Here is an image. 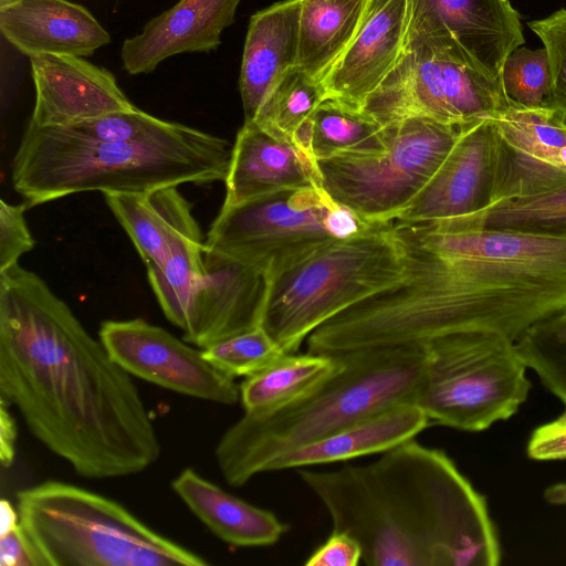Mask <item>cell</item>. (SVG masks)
I'll return each instance as SVG.
<instances>
[{
	"label": "cell",
	"mask_w": 566,
	"mask_h": 566,
	"mask_svg": "<svg viewBox=\"0 0 566 566\" xmlns=\"http://www.w3.org/2000/svg\"><path fill=\"white\" fill-rule=\"evenodd\" d=\"M0 396L83 478L134 475L160 457L133 376L19 263L0 272Z\"/></svg>",
	"instance_id": "1"
},
{
	"label": "cell",
	"mask_w": 566,
	"mask_h": 566,
	"mask_svg": "<svg viewBox=\"0 0 566 566\" xmlns=\"http://www.w3.org/2000/svg\"><path fill=\"white\" fill-rule=\"evenodd\" d=\"M509 106L500 82L441 45L415 39L403 44L398 61L363 108L381 125L424 117L463 126L494 118Z\"/></svg>",
	"instance_id": "11"
},
{
	"label": "cell",
	"mask_w": 566,
	"mask_h": 566,
	"mask_svg": "<svg viewBox=\"0 0 566 566\" xmlns=\"http://www.w3.org/2000/svg\"><path fill=\"white\" fill-rule=\"evenodd\" d=\"M205 274L191 295L182 339L205 349L261 326L271 282L255 266L206 247Z\"/></svg>",
	"instance_id": "15"
},
{
	"label": "cell",
	"mask_w": 566,
	"mask_h": 566,
	"mask_svg": "<svg viewBox=\"0 0 566 566\" xmlns=\"http://www.w3.org/2000/svg\"><path fill=\"white\" fill-rule=\"evenodd\" d=\"M1 566H44L21 524L0 534Z\"/></svg>",
	"instance_id": "40"
},
{
	"label": "cell",
	"mask_w": 566,
	"mask_h": 566,
	"mask_svg": "<svg viewBox=\"0 0 566 566\" xmlns=\"http://www.w3.org/2000/svg\"><path fill=\"white\" fill-rule=\"evenodd\" d=\"M361 558V546L354 536L332 530L329 536L308 555L304 565L357 566Z\"/></svg>",
	"instance_id": "38"
},
{
	"label": "cell",
	"mask_w": 566,
	"mask_h": 566,
	"mask_svg": "<svg viewBox=\"0 0 566 566\" xmlns=\"http://www.w3.org/2000/svg\"><path fill=\"white\" fill-rule=\"evenodd\" d=\"M430 422L415 402L382 409L273 460L268 472L312 468L380 454L416 438Z\"/></svg>",
	"instance_id": "23"
},
{
	"label": "cell",
	"mask_w": 566,
	"mask_h": 566,
	"mask_svg": "<svg viewBox=\"0 0 566 566\" xmlns=\"http://www.w3.org/2000/svg\"><path fill=\"white\" fill-rule=\"evenodd\" d=\"M472 227L566 233V182L538 193L497 202Z\"/></svg>",
	"instance_id": "31"
},
{
	"label": "cell",
	"mask_w": 566,
	"mask_h": 566,
	"mask_svg": "<svg viewBox=\"0 0 566 566\" xmlns=\"http://www.w3.org/2000/svg\"><path fill=\"white\" fill-rule=\"evenodd\" d=\"M402 270L392 221L371 223L273 280L262 326L286 354L296 353L318 326L398 282Z\"/></svg>",
	"instance_id": "7"
},
{
	"label": "cell",
	"mask_w": 566,
	"mask_h": 566,
	"mask_svg": "<svg viewBox=\"0 0 566 566\" xmlns=\"http://www.w3.org/2000/svg\"><path fill=\"white\" fill-rule=\"evenodd\" d=\"M415 39L441 45L497 82L509 54L525 42L509 0H408L403 44Z\"/></svg>",
	"instance_id": "13"
},
{
	"label": "cell",
	"mask_w": 566,
	"mask_h": 566,
	"mask_svg": "<svg viewBox=\"0 0 566 566\" xmlns=\"http://www.w3.org/2000/svg\"><path fill=\"white\" fill-rule=\"evenodd\" d=\"M301 1L277 2L250 19L239 77L244 122L255 119L277 82L296 66Z\"/></svg>",
	"instance_id": "22"
},
{
	"label": "cell",
	"mask_w": 566,
	"mask_h": 566,
	"mask_svg": "<svg viewBox=\"0 0 566 566\" xmlns=\"http://www.w3.org/2000/svg\"><path fill=\"white\" fill-rule=\"evenodd\" d=\"M493 122L497 135L494 205L566 182V123L554 111L510 105Z\"/></svg>",
	"instance_id": "16"
},
{
	"label": "cell",
	"mask_w": 566,
	"mask_h": 566,
	"mask_svg": "<svg viewBox=\"0 0 566 566\" xmlns=\"http://www.w3.org/2000/svg\"><path fill=\"white\" fill-rule=\"evenodd\" d=\"M327 511L332 530L354 536L368 566H495L501 546L488 503L437 448L415 438L373 462L296 469Z\"/></svg>",
	"instance_id": "3"
},
{
	"label": "cell",
	"mask_w": 566,
	"mask_h": 566,
	"mask_svg": "<svg viewBox=\"0 0 566 566\" xmlns=\"http://www.w3.org/2000/svg\"><path fill=\"white\" fill-rule=\"evenodd\" d=\"M20 524L44 566H206L116 501L61 481L17 493Z\"/></svg>",
	"instance_id": "6"
},
{
	"label": "cell",
	"mask_w": 566,
	"mask_h": 566,
	"mask_svg": "<svg viewBox=\"0 0 566 566\" xmlns=\"http://www.w3.org/2000/svg\"><path fill=\"white\" fill-rule=\"evenodd\" d=\"M326 98L323 84L294 66L277 82L252 122L293 142L297 130Z\"/></svg>",
	"instance_id": "30"
},
{
	"label": "cell",
	"mask_w": 566,
	"mask_h": 566,
	"mask_svg": "<svg viewBox=\"0 0 566 566\" xmlns=\"http://www.w3.org/2000/svg\"><path fill=\"white\" fill-rule=\"evenodd\" d=\"M98 338L129 375L184 396L220 405L240 400L234 378L203 356L202 349L145 319L104 321Z\"/></svg>",
	"instance_id": "12"
},
{
	"label": "cell",
	"mask_w": 566,
	"mask_h": 566,
	"mask_svg": "<svg viewBox=\"0 0 566 566\" xmlns=\"http://www.w3.org/2000/svg\"><path fill=\"white\" fill-rule=\"evenodd\" d=\"M169 123L136 108L109 113L56 128L88 140L118 142L145 138L166 128Z\"/></svg>",
	"instance_id": "35"
},
{
	"label": "cell",
	"mask_w": 566,
	"mask_h": 566,
	"mask_svg": "<svg viewBox=\"0 0 566 566\" xmlns=\"http://www.w3.org/2000/svg\"><path fill=\"white\" fill-rule=\"evenodd\" d=\"M422 348L426 368L416 403L430 424L482 431L515 415L527 399V366L505 335L464 332Z\"/></svg>",
	"instance_id": "8"
},
{
	"label": "cell",
	"mask_w": 566,
	"mask_h": 566,
	"mask_svg": "<svg viewBox=\"0 0 566 566\" xmlns=\"http://www.w3.org/2000/svg\"><path fill=\"white\" fill-rule=\"evenodd\" d=\"M407 8L408 0H367L356 34L321 80L328 98L361 108L402 52Z\"/></svg>",
	"instance_id": "18"
},
{
	"label": "cell",
	"mask_w": 566,
	"mask_h": 566,
	"mask_svg": "<svg viewBox=\"0 0 566 566\" xmlns=\"http://www.w3.org/2000/svg\"><path fill=\"white\" fill-rule=\"evenodd\" d=\"M146 266L160 264L182 240H203L191 203L177 187L104 193Z\"/></svg>",
	"instance_id": "24"
},
{
	"label": "cell",
	"mask_w": 566,
	"mask_h": 566,
	"mask_svg": "<svg viewBox=\"0 0 566 566\" xmlns=\"http://www.w3.org/2000/svg\"><path fill=\"white\" fill-rule=\"evenodd\" d=\"M202 353L211 365L232 378L253 376L286 354L262 325L219 340Z\"/></svg>",
	"instance_id": "33"
},
{
	"label": "cell",
	"mask_w": 566,
	"mask_h": 566,
	"mask_svg": "<svg viewBox=\"0 0 566 566\" xmlns=\"http://www.w3.org/2000/svg\"><path fill=\"white\" fill-rule=\"evenodd\" d=\"M20 523L17 507L9 501L2 500L0 503V534L4 533Z\"/></svg>",
	"instance_id": "42"
},
{
	"label": "cell",
	"mask_w": 566,
	"mask_h": 566,
	"mask_svg": "<svg viewBox=\"0 0 566 566\" xmlns=\"http://www.w3.org/2000/svg\"><path fill=\"white\" fill-rule=\"evenodd\" d=\"M222 207L286 189L322 187L316 164L293 142L244 122L232 146Z\"/></svg>",
	"instance_id": "19"
},
{
	"label": "cell",
	"mask_w": 566,
	"mask_h": 566,
	"mask_svg": "<svg viewBox=\"0 0 566 566\" xmlns=\"http://www.w3.org/2000/svg\"><path fill=\"white\" fill-rule=\"evenodd\" d=\"M528 27L541 39L547 54L552 77L549 109L566 123V9L531 21Z\"/></svg>",
	"instance_id": "36"
},
{
	"label": "cell",
	"mask_w": 566,
	"mask_h": 566,
	"mask_svg": "<svg viewBox=\"0 0 566 566\" xmlns=\"http://www.w3.org/2000/svg\"><path fill=\"white\" fill-rule=\"evenodd\" d=\"M515 344L527 368L566 405V311L534 326Z\"/></svg>",
	"instance_id": "32"
},
{
	"label": "cell",
	"mask_w": 566,
	"mask_h": 566,
	"mask_svg": "<svg viewBox=\"0 0 566 566\" xmlns=\"http://www.w3.org/2000/svg\"><path fill=\"white\" fill-rule=\"evenodd\" d=\"M496 172L493 118L468 124L432 178L395 220L472 227L494 205Z\"/></svg>",
	"instance_id": "14"
},
{
	"label": "cell",
	"mask_w": 566,
	"mask_h": 566,
	"mask_svg": "<svg viewBox=\"0 0 566 566\" xmlns=\"http://www.w3.org/2000/svg\"><path fill=\"white\" fill-rule=\"evenodd\" d=\"M228 140L179 123L136 140H88L28 124L12 161L29 207L91 191L144 192L227 178Z\"/></svg>",
	"instance_id": "4"
},
{
	"label": "cell",
	"mask_w": 566,
	"mask_h": 566,
	"mask_svg": "<svg viewBox=\"0 0 566 566\" xmlns=\"http://www.w3.org/2000/svg\"><path fill=\"white\" fill-rule=\"evenodd\" d=\"M392 229L402 275L367 301L386 346L473 331L516 342L566 311V233L396 220Z\"/></svg>",
	"instance_id": "2"
},
{
	"label": "cell",
	"mask_w": 566,
	"mask_h": 566,
	"mask_svg": "<svg viewBox=\"0 0 566 566\" xmlns=\"http://www.w3.org/2000/svg\"><path fill=\"white\" fill-rule=\"evenodd\" d=\"M203 240H182L158 265L147 266L149 284L168 321L182 328L195 289L205 274Z\"/></svg>",
	"instance_id": "29"
},
{
	"label": "cell",
	"mask_w": 566,
	"mask_h": 566,
	"mask_svg": "<svg viewBox=\"0 0 566 566\" xmlns=\"http://www.w3.org/2000/svg\"><path fill=\"white\" fill-rule=\"evenodd\" d=\"M308 155L312 160L344 151L378 148L384 125L361 108L335 98L324 99L308 119Z\"/></svg>",
	"instance_id": "28"
},
{
	"label": "cell",
	"mask_w": 566,
	"mask_h": 566,
	"mask_svg": "<svg viewBox=\"0 0 566 566\" xmlns=\"http://www.w3.org/2000/svg\"><path fill=\"white\" fill-rule=\"evenodd\" d=\"M171 489L198 520L230 545L271 546L289 531L273 512L228 493L190 468L172 480Z\"/></svg>",
	"instance_id": "25"
},
{
	"label": "cell",
	"mask_w": 566,
	"mask_h": 566,
	"mask_svg": "<svg viewBox=\"0 0 566 566\" xmlns=\"http://www.w3.org/2000/svg\"><path fill=\"white\" fill-rule=\"evenodd\" d=\"M366 3L367 0H302L296 66L321 82L356 34Z\"/></svg>",
	"instance_id": "26"
},
{
	"label": "cell",
	"mask_w": 566,
	"mask_h": 566,
	"mask_svg": "<svg viewBox=\"0 0 566 566\" xmlns=\"http://www.w3.org/2000/svg\"><path fill=\"white\" fill-rule=\"evenodd\" d=\"M240 1L179 0L124 41L123 67L130 75L146 74L172 55L217 49L223 30L234 22Z\"/></svg>",
	"instance_id": "20"
},
{
	"label": "cell",
	"mask_w": 566,
	"mask_h": 566,
	"mask_svg": "<svg viewBox=\"0 0 566 566\" xmlns=\"http://www.w3.org/2000/svg\"><path fill=\"white\" fill-rule=\"evenodd\" d=\"M340 356L324 354H284L262 371L240 384L244 412L265 413L301 399L342 366Z\"/></svg>",
	"instance_id": "27"
},
{
	"label": "cell",
	"mask_w": 566,
	"mask_h": 566,
	"mask_svg": "<svg viewBox=\"0 0 566 566\" xmlns=\"http://www.w3.org/2000/svg\"><path fill=\"white\" fill-rule=\"evenodd\" d=\"M464 126L424 117L386 124L378 148L317 159L322 188L366 222L392 221L432 178Z\"/></svg>",
	"instance_id": "9"
},
{
	"label": "cell",
	"mask_w": 566,
	"mask_h": 566,
	"mask_svg": "<svg viewBox=\"0 0 566 566\" xmlns=\"http://www.w3.org/2000/svg\"><path fill=\"white\" fill-rule=\"evenodd\" d=\"M340 368L298 400L249 413L220 438L214 457L224 481L241 488L276 458L402 402H415L426 353L419 346L369 348L338 355Z\"/></svg>",
	"instance_id": "5"
},
{
	"label": "cell",
	"mask_w": 566,
	"mask_h": 566,
	"mask_svg": "<svg viewBox=\"0 0 566 566\" xmlns=\"http://www.w3.org/2000/svg\"><path fill=\"white\" fill-rule=\"evenodd\" d=\"M9 405L0 398V462L9 468L15 455L17 426L9 412Z\"/></svg>",
	"instance_id": "41"
},
{
	"label": "cell",
	"mask_w": 566,
	"mask_h": 566,
	"mask_svg": "<svg viewBox=\"0 0 566 566\" xmlns=\"http://www.w3.org/2000/svg\"><path fill=\"white\" fill-rule=\"evenodd\" d=\"M28 203L12 205L0 200V272L19 263V259L34 248L35 241L28 228L24 212Z\"/></svg>",
	"instance_id": "37"
},
{
	"label": "cell",
	"mask_w": 566,
	"mask_h": 566,
	"mask_svg": "<svg viewBox=\"0 0 566 566\" xmlns=\"http://www.w3.org/2000/svg\"><path fill=\"white\" fill-rule=\"evenodd\" d=\"M0 31L21 53L90 56L109 33L83 6L69 0H0Z\"/></svg>",
	"instance_id": "21"
},
{
	"label": "cell",
	"mask_w": 566,
	"mask_h": 566,
	"mask_svg": "<svg viewBox=\"0 0 566 566\" xmlns=\"http://www.w3.org/2000/svg\"><path fill=\"white\" fill-rule=\"evenodd\" d=\"M370 224L322 187L286 189L222 207L205 245L248 262L272 282L322 247Z\"/></svg>",
	"instance_id": "10"
},
{
	"label": "cell",
	"mask_w": 566,
	"mask_h": 566,
	"mask_svg": "<svg viewBox=\"0 0 566 566\" xmlns=\"http://www.w3.org/2000/svg\"><path fill=\"white\" fill-rule=\"evenodd\" d=\"M526 451L537 461L566 460V405L556 419L533 431Z\"/></svg>",
	"instance_id": "39"
},
{
	"label": "cell",
	"mask_w": 566,
	"mask_h": 566,
	"mask_svg": "<svg viewBox=\"0 0 566 566\" xmlns=\"http://www.w3.org/2000/svg\"><path fill=\"white\" fill-rule=\"evenodd\" d=\"M545 500L555 505H566V483L548 486L544 492Z\"/></svg>",
	"instance_id": "43"
},
{
	"label": "cell",
	"mask_w": 566,
	"mask_h": 566,
	"mask_svg": "<svg viewBox=\"0 0 566 566\" xmlns=\"http://www.w3.org/2000/svg\"><path fill=\"white\" fill-rule=\"evenodd\" d=\"M29 59L35 90L31 126H67L137 108L108 70L83 56L39 54Z\"/></svg>",
	"instance_id": "17"
},
{
	"label": "cell",
	"mask_w": 566,
	"mask_h": 566,
	"mask_svg": "<svg viewBox=\"0 0 566 566\" xmlns=\"http://www.w3.org/2000/svg\"><path fill=\"white\" fill-rule=\"evenodd\" d=\"M500 82L510 105L549 108L552 77L544 48H516L504 62Z\"/></svg>",
	"instance_id": "34"
}]
</instances>
